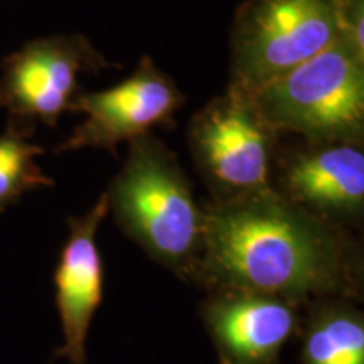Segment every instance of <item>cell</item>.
Here are the masks:
<instances>
[{"label":"cell","instance_id":"obj_12","mask_svg":"<svg viewBox=\"0 0 364 364\" xmlns=\"http://www.w3.org/2000/svg\"><path fill=\"white\" fill-rule=\"evenodd\" d=\"M33 132L9 120L6 132L0 134V213L29 191L54 186L36 162L44 149L31 142Z\"/></svg>","mask_w":364,"mask_h":364},{"label":"cell","instance_id":"obj_9","mask_svg":"<svg viewBox=\"0 0 364 364\" xmlns=\"http://www.w3.org/2000/svg\"><path fill=\"white\" fill-rule=\"evenodd\" d=\"M108 216L107 193L85 215L68 218V238L54 270L56 309L63 344L56 358L68 364H86V341L95 314L103 302L105 268L98 248V230Z\"/></svg>","mask_w":364,"mask_h":364},{"label":"cell","instance_id":"obj_6","mask_svg":"<svg viewBox=\"0 0 364 364\" xmlns=\"http://www.w3.org/2000/svg\"><path fill=\"white\" fill-rule=\"evenodd\" d=\"M107 66L85 36L34 39L4 59L0 107L9 112V120L29 130L36 122L54 127L80 93V73Z\"/></svg>","mask_w":364,"mask_h":364},{"label":"cell","instance_id":"obj_10","mask_svg":"<svg viewBox=\"0 0 364 364\" xmlns=\"http://www.w3.org/2000/svg\"><path fill=\"white\" fill-rule=\"evenodd\" d=\"M199 311L220 364H282L302 322V307L247 292H209Z\"/></svg>","mask_w":364,"mask_h":364},{"label":"cell","instance_id":"obj_1","mask_svg":"<svg viewBox=\"0 0 364 364\" xmlns=\"http://www.w3.org/2000/svg\"><path fill=\"white\" fill-rule=\"evenodd\" d=\"M194 282L209 292L258 294L304 309L358 299L363 258L346 228L311 215L270 186L204 206Z\"/></svg>","mask_w":364,"mask_h":364},{"label":"cell","instance_id":"obj_7","mask_svg":"<svg viewBox=\"0 0 364 364\" xmlns=\"http://www.w3.org/2000/svg\"><path fill=\"white\" fill-rule=\"evenodd\" d=\"M184 102L174 80L144 56L120 85L76 95L71 112L85 113V120L58 145L56 152L105 149L115 154L122 142L152 134L156 127L172 125L174 113Z\"/></svg>","mask_w":364,"mask_h":364},{"label":"cell","instance_id":"obj_4","mask_svg":"<svg viewBox=\"0 0 364 364\" xmlns=\"http://www.w3.org/2000/svg\"><path fill=\"white\" fill-rule=\"evenodd\" d=\"M280 136L253 91L238 81H230L225 93L194 113L188 130L194 166L215 201L270 188Z\"/></svg>","mask_w":364,"mask_h":364},{"label":"cell","instance_id":"obj_11","mask_svg":"<svg viewBox=\"0 0 364 364\" xmlns=\"http://www.w3.org/2000/svg\"><path fill=\"white\" fill-rule=\"evenodd\" d=\"M304 311L300 364H364V316L353 300H318Z\"/></svg>","mask_w":364,"mask_h":364},{"label":"cell","instance_id":"obj_5","mask_svg":"<svg viewBox=\"0 0 364 364\" xmlns=\"http://www.w3.org/2000/svg\"><path fill=\"white\" fill-rule=\"evenodd\" d=\"M339 38L338 0H245L231 27V81L260 88Z\"/></svg>","mask_w":364,"mask_h":364},{"label":"cell","instance_id":"obj_3","mask_svg":"<svg viewBox=\"0 0 364 364\" xmlns=\"http://www.w3.org/2000/svg\"><path fill=\"white\" fill-rule=\"evenodd\" d=\"M252 91L280 135H299L306 142L363 144L364 56L343 39Z\"/></svg>","mask_w":364,"mask_h":364},{"label":"cell","instance_id":"obj_8","mask_svg":"<svg viewBox=\"0 0 364 364\" xmlns=\"http://www.w3.org/2000/svg\"><path fill=\"white\" fill-rule=\"evenodd\" d=\"M277 189L311 215L348 230L364 215L363 144L306 142L277 149Z\"/></svg>","mask_w":364,"mask_h":364},{"label":"cell","instance_id":"obj_2","mask_svg":"<svg viewBox=\"0 0 364 364\" xmlns=\"http://www.w3.org/2000/svg\"><path fill=\"white\" fill-rule=\"evenodd\" d=\"M108 213L159 265L194 282L204 247V206L172 150L152 134L129 142L107 191Z\"/></svg>","mask_w":364,"mask_h":364},{"label":"cell","instance_id":"obj_13","mask_svg":"<svg viewBox=\"0 0 364 364\" xmlns=\"http://www.w3.org/2000/svg\"><path fill=\"white\" fill-rule=\"evenodd\" d=\"M339 39L364 56V0H338Z\"/></svg>","mask_w":364,"mask_h":364}]
</instances>
